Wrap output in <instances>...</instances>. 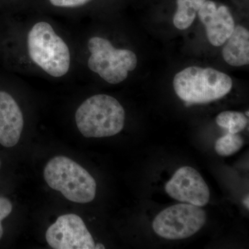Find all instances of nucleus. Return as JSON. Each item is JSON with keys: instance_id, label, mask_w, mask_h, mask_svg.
<instances>
[{"instance_id": "nucleus-20", "label": "nucleus", "mask_w": 249, "mask_h": 249, "mask_svg": "<svg viewBox=\"0 0 249 249\" xmlns=\"http://www.w3.org/2000/svg\"><path fill=\"white\" fill-rule=\"evenodd\" d=\"M0 166H1V161H0Z\"/></svg>"}, {"instance_id": "nucleus-14", "label": "nucleus", "mask_w": 249, "mask_h": 249, "mask_svg": "<svg viewBox=\"0 0 249 249\" xmlns=\"http://www.w3.org/2000/svg\"><path fill=\"white\" fill-rule=\"evenodd\" d=\"M244 141L237 134L228 133L215 142V151L222 157H229L238 152L243 146Z\"/></svg>"}, {"instance_id": "nucleus-2", "label": "nucleus", "mask_w": 249, "mask_h": 249, "mask_svg": "<svg viewBox=\"0 0 249 249\" xmlns=\"http://www.w3.org/2000/svg\"><path fill=\"white\" fill-rule=\"evenodd\" d=\"M78 130L86 138H103L116 135L124 129L125 113L112 96L98 94L80 105L76 112Z\"/></svg>"}, {"instance_id": "nucleus-5", "label": "nucleus", "mask_w": 249, "mask_h": 249, "mask_svg": "<svg viewBox=\"0 0 249 249\" xmlns=\"http://www.w3.org/2000/svg\"><path fill=\"white\" fill-rule=\"evenodd\" d=\"M91 55L88 67L102 79L111 85L122 83L129 72L137 67L138 58L132 51L116 49L110 41L101 37H93L88 41Z\"/></svg>"}, {"instance_id": "nucleus-3", "label": "nucleus", "mask_w": 249, "mask_h": 249, "mask_svg": "<svg viewBox=\"0 0 249 249\" xmlns=\"http://www.w3.org/2000/svg\"><path fill=\"white\" fill-rule=\"evenodd\" d=\"M44 178L50 188L60 191L73 202L87 204L96 196L94 178L68 157L58 156L49 160L44 170Z\"/></svg>"}, {"instance_id": "nucleus-13", "label": "nucleus", "mask_w": 249, "mask_h": 249, "mask_svg": "<svg viewBox=\"0 0 249 249\" xmlns=\"http://www.w3.org/2000/svg\"><path fill=\"white\" fill-rule=\"evenodd\" d=\"M216 123L219 127L227 129L229 133L237 134L247 127V116L238 111H225L218 114Z\"/></svg>"}, {"instance_id": "nucleus-12", "label": "nucleus", "mask_w": 249, "mask_h": 249, "mask_svg": "<svg viewBox=\"0 0 249 249\" xmlns=\"http://www.w3.org/2000/svg\"><path fill=\"white\" fill-rule=\"evenodd\" d=\"M206 0H177L173 24L179 30H186L194 22L199 9Z\"/></svg>"}, {"instance_id": "nucleus-19", "label": "nucleus", "mask_w": 249, "mask_h": 249, "mask_svg": "<svg viewBox=\"0 0 249 249\" xmlns=\"http://www.w3.org/2000/svg\"><path fill=\"white\" fill-rule=\"evenodd\" d=\"M246 115L247 116V117H249V111H247V112H246Z\"/></svg>"}, {"instance_id": "nucleus-17", "label": "nucleus", "mask_w": 249, "mask_h": 249, "mask_svg": "<svg viewBox=\"0 0 249 249\" xmlns=\"http://www.w3.org/2000/svg\"><path fill=\"white\" fill-rule=\"evenodd\" d=\"M244 204L246 206L247 209H249V196H247L244 199Z\"/></svg>"}, {"instance_id": "nucleus-1", "label": "nucleus", "mask_w": 249, "mask_h": 249, "mask_svg": "<svg viewBox=\"0 0 249 249\" xmlns=\"http://www.w3.org/2000/svg\"><path fill=\"white\" fill-rule=\"evenodd\" d=\"M231 78L211 67L193 66L178 72L173 88L178 98L188 104H204L220 99L232 89Z\"/></svg>"}, {"instance_id": "nucleus-8", "label": "nucleus", "mask_w": 249, "mask_h": 249, "mask_svg": "<svg viewBox=\"0 0 249 249\" xmlns=\"http://www.w3.org/2000/svg\"><path fill=\"white\" fill-rule=\"evenodd\" d=\"M168 196L176 200L203 207L209 202L210 191L200 174L189 166L178 168L165 186Z\"/></svg>"}, {"instance_id": "nucleus-15", "label": "nucleus", "mask_w": 249, "mask_h": 249, "mask_svg": "<svg viewBox=\"0 0 249 249\" xmlns=\"http://www.w3.org/2000/svg\"><path fill=\"white\" fill-rule=\"evenodd\" d=\"M13 205L6 197L0 196V240L3 235V227L1 222L12 212Z\"/></svg>"}, {"instance_id": "nucleus-11", "label": "nucleus", "mask_w": 249, "mask_h": 249, "mask_svg": "<svg viewBox=\"0 0 249 249\" xmlns=\"http://www.w3.org/2000/svg\"><path fill=\"white\" fill-rule=\"evenodd\" d=\"M222 48L224 61L232 67L246 66L249 64V31L243 26H235L231 35Z\"/></svg>"}, {"instance_id": "nucleus-6", "label": "nucleus", "mask_w": 249, "mask_h": 249, "mask_svg": "<svg viewBox=\"0 0 249 249\" xmlns=\"http://www.w3.org/2000/svg\"><path fill=\"white\" fill-rule=\"evenodd\" d=\"M207 216L199 206L178 204L163 210L152 223L156 233L167 240H183L194 235L204 227Z\"/></svg>"}, {"instance_id": "nucleus-10", "label": "nucleus", "mask_w": 249, "mask_h": 249, "mask_svg": "<svg viewBox=\"0 0 249 249\" xmlns=\"http://www.w3.org/2000/svg\"><path fill=\"white\" fill-rule=\"evenodd\" d=\"M24 127L20 108L14 98L5 91H0V144L14 147L19 142Z\"/></svg>"}, {"instance_id": "nucleus-4", "label": "nucleus", "mask_w": 249, "mask_h": 249, "mask_svg": "<svg viewBox=\"0 0 249 249\" xmlns=\"http://www.w3.org/2000/svg\"><path fill=\"white\" fill-rule=\"evenodd\" d=\"M29 54L33 61L50 76L59 78L70 70L68 46L45 22L36 24L28 36Z\"/></svg>"}, {"instance_id": "nucleus-16", "label": "nucleus", "mask_w": 249, "mask_h": 249, "mask_svg": "<svg viewBox=\"0 0 249 249\" xmlns=\"http://www.w3.org/2000/svg\"><path fill=\"white\" fill-rule=\"evenodd\" d=\"M49 1L51 4L58 7L75 8L88 4L91 0H49Z\"/></svg>"}, {"instance_id": "nucleus-18", "label": "nucleus", "mask_w": 249, "mask_h": 249, "mask_svg": "<svg viewBox=\"0 0 249 249\" xmlns=\"http://www.w3.org/2000/svg\"><path fill=\"white\" fill-rule=\"evenodd\" d=\"M94 249H106V247H105L104 245H102V244H96V245H95Z\"/></svg>"}, {"instance_id": "nucleus-7", "label": "nucleus", "mask_w": 249, "mask_h": 249, "mask_svg": "<svg viewBox=\"0 0 249 249\" xmlns=\"http://www.w3.org/2000/svg\"><path fill=\"white\" fill-rule=\"evenodd\" d=\"M46 240L54 249H93L95 247L92 236L76 214L60 216L47 229Z\"/></svg>"}, {"instance_id": "nucleus-9", "label": "nucleus", "mask_w": 249, "mask_h": 249, "mask_svg": "<svg viewBox=\"0 0 249 249\" xmlns=\"http://www.w3.org/2000/svg\"><path fill=\"white\" fill-rule=\"evenodd\" d=\"M197 15L206 29L208 40L214 47L224 45L235 29L234 18L225 5L217 6L213 1L206 0Z\"/></svg>"}]
</instances>
